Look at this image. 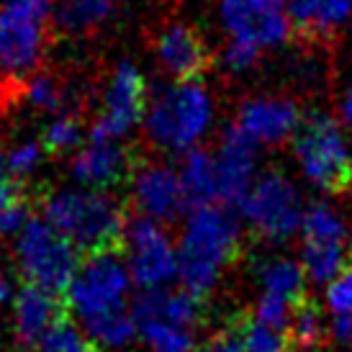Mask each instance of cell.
I'll list each match as a JSON object with an SVG mask.
<instances>
[{
	"instance_id": "6da1fadb",
	"label": "cell",
	"mask_w": 352,
	"mask_h": 352,
	"mask_svg": "<svg viewBox=\"0 0 352 352\" xmlns=\"http://www.w3.org/2000/svg\"><path fill=\"white\" fill-rule=\"evenodd\" d=\"M44 221L78 252H121L126 236V208L106 190L59 188L41 201Z\"/></svg>"
},
{
	"instance_id": "d590c367",
	"label": "cell",
	"mask_w": 352,
	"mask_h": 352,
	"mask_svg": "<svg viewBox=\"0 0 352 352\" xmlns=\"http://www.w3.org/2000/svg\"><path fill=\"white\" fill-rule=\"evenodd\" d=\"M329 334H332V340H337L340 344H350L352 347V316L334 314L332 324H329Z\"/></svg>"
},
{
	"instance_id": "8992f818",
	"label": "cell",
	"mask_w": 352,
	"mask_h": 352,
	"mask_svg": "<svg viewBox=\"0 0 352 352\" xmlns=\"http://www.w3.org/2000/svg\"><path fill=\"white\" fill-rule=\"evenodd\" d=\"M16 257L26 285L57 296L67 294L80 270V252L44 219H29L19 232Z\"/></svg>"
},
{
	"instance_id": "30bf717a",
	"label": "cell",
	"mask_w": 352,
	"mask_h": 352,
	"mask_svg": "<svg viewBox=\"0 0 352 352\" xmlns=\"http://www.w3.org/2000/svg\"><path fill=\"white\" fill-rule=\"evenodd\" d=\"M121 250L129 275L142 291H162L177 275L175 247L165 229L147 216L129 221Z\"/></svg>"
},
{
	"instance_id": "5b68a950",
	"label": "cell",
	"mask_w": 352,
	"mask_h": 352,
	"mask_svg": "<svg viewBox=\"0 0 352 352\" xmlns=\"http://www.w3.org/2000/svg\"><path fill=\"white\" fill-rule=\"evenodd\" d=\"M294 152L303 175L319 190L329 196L352 190V155L334 116L311 113L303 118L294 137Z\"/></svg>"
},
{
	"instance_id": "ba28073f",
	"label": "cell",
	"mask_w": 352,
	"mask_h": 352,
	"mask_svg": "<svg viewBox=\"0 0 352 352\" xmlns=\"http://www.w3.org/2000/svg\"><path fill=\"white\" fill-rule=\"evenodd\" d=\"M236 208L247 219V224L270 242H283L294 236L303 221L301 198L280 170L263 173Z\"/></svg>"
},
{
	"instance_id": "44dd1931",
	"label": "cell",
	"mask_w": 352,
	"mask_h": 352,
	"mask_svg": "<svg viewBox=\"0 0 352 352\" xmlns=\"http://www.w3.org/2000/svg\"><path fill=\"white\" fill-rule=\"evenodd\" d=\"M260 283H263V294H273L278 298L288 301L294 309H298L301 303H306L309 288H306V270L303 265H296L294 260H267L260 265Z\"/></svg>"
},
{
	"instance_id": "ffe728a7",
	"label": "cell",
	"mask_w": 352,
	"mask_h": 352,
	"mask_svg": "<svg viewBox=\"0 0 352 352\" xmlns=\"http://www.w3.org/2000/svg\"><path fill=\"white\" fill-rule=\"evenodd\" d=\"M188 204L193 208L214 206L219 201V173H216V155L206 149H190L183 157V165L177 170Z\"/></svg>"
},
{
	"instance_id": "9a60e30c",
	"label": "cell",
	"mask_w": 352,
	"mask_h": 352,
	"mask_svg": "<svg viewBox=\"0 0 352 352\" xmlns=\"http://www.w3.org/2000/svg\"><path fill=\"white\" fill-rule=\"evenodd\" d=\"M137 162L124 144L116 142H96L90 139L85 147H80L69 162V175L80 188L106 190L118 186L121 180L134 175Z\"/></svg>"
},
{
	"instance_id": "277c9868",
	"label": "cell",
	"mask_w": 352,
	"mask_h": 352,
	"mask_svg": "<svg viewBox=\"0 0 352 352\" xmlns=\"http://www.w3.org/2000/svg\"><path fill=\"white\" fill-rule=\"evenodd\" d=\"M214 118V100L201 82H170L147 106L144 131L165 152H190Z\"/></svg>"
},
{
	"instance_id": "f546056e",
	"label": "cell",
	"mask_w": 352,
	"mask_h": 352,
	"mask_svg": "<svg viewBox=\"0 0 352 352\" xmlns=\"http://www.w3.org/2000/svg\"><path fill=\"white\" fill-rule=\"evenodd\" d=\"M39 352H96V344L85 329L69 322V316L59 319L39 342Z\"/></svg>"
},
{
	"instance_id": "7402d4cb",
	"label": "cell",
	"mask_w": 352,
	"mask_h": 352,
	"mask_svg": "<svg viewBox=\"0 0 352 352\" xmlns=\"http://www.w3.org/2000/svg\"><path fill=\"white\" fill-rule=\"evenodd\" d=\"M19 96L34 111H41V113H59V116H65L72 108V90L54 72H36V75H31L26 82H21Z\"/></svg>"
},
{
	"instance_id": "d4e9b609",
	"label": "cell",
	"mask_w": 352,
	"mask_h": 352,
	"mask_svg": "<svg viewBox=\"0 0 352 352\" xmlns=\"http://www.w3.org/2000/svg\"><path fill=\"white\" fill-rule=\"evenodd\" d=\"M85 334H88L93 344H103V347H126L134 334H137V324L131 316V309H121V311H111L103 316H96L90 322H82Z\"/></svg>"
},
{
	"instance_id": "9c48e42d",
	"label": "cell",
	"mask_w": 352,
	"mask_h": 352,
	"mask_svg": "<svg viewBox=\"0 0 352 352\" xmlns=\"http://www.w3.org/2000/svg\"><path fill=\"white\" fill-rule=\"evenodd\" d=\"M147 82L131 59H118L108 75L100 113L90 126V139L116 142L147 116Z\"/></svg>"
},
{
	"instance_id": "4dcf8cb0",
	"label": "cell",
	"mask_w": 352,
	"mask_h": 352,
	"mask_svg": "<svg viewBox=\"0 0 352 352\" xmlns=\"http://www.w3.org/2000/svg\"><path fill=\"white\" fill-rule=\"evenodd\" d=\"M44 155H47V149L41 144V139H21L3 155V165H6L10 175L19 180V177L34 173L41 165Z\"/></svg>"
},
{
	"instance_id": "4316f807",
	"label": "cell",
	"mask_w": 352,
	"mask_h": 352,
	"mask_svg": "<svg viewBox=\"0 0 352 352\" xmlns=\"http://www.w3.org/2000/svg\"><path fill=\"white\" fill-rule=\"evenodd\" d=\"M344 245H303V270L314 283H334L344 270Z\"/></svg>"
},
{
	"instance_id": "5bb4252c",
	"label": "cell",
	"mask_w": 352,
	"mask_h": 352,
	"mask_svg": "<svg viewBox=\"0 0 352 352\" xmlns=\"http://www.w3.org/2000/svg\"><path fill=\"white\" fill-rule=\"evenodd\" d=\"M301 121V108L291 98L260 96L239 106L234 126L252 139L254 144H280L285 139L296 137Z\"/></svg>"
},
{
	"instance_id": "e0dca14e",
	"label": "cell",
	"mask_w": 352,
	"mask_h": 352,
	"mask_svg": "<svg viewBox=\"0 0 352 352\" xmlns=\"http://www.w3.org/2000/svg\"><path fill=\"white\" fill-rule=\"evenodd\" d=\"M254 144L252 139L232 126L224 131L219 152H216V173H219V201L239 206L247 190L252 188L254 175Z\"/></svg>"
},
{
	"instance_id": "2e32d148",
	"label": "cell",
	"mask_w": 352,
	"mask_h": 352,
	"mask_svg": "<svg viewBox=\"0 0 352 352\" xmlns=\"http://www.w3.org/2000/svg\"><path fill=\"white\" fill-rule=\"evenodd\" d=\"M67 316V303L62 296L50 294L36 285H23L13 301V342L19 352L39 347L44 334Z\"/></svg>"
},
{
	"instance_id": "ab89813d",
	"label": "cell",
	"mask_w": 352,
	"mask_h": 352,
	"mask_svg": "<svg viewBox=\"0 0 352 352\" xmlns=\"http://www.w3.org/2000/svg\"><path fill=\"white\" fill-rule=\"evenodd\" d=\"M126 3H131V0H126Z\"/></svg>"
},
{
	"instance_id": "3957f363",
	"label": "cell",
	"mask_w": 352,
	"mask_h": 352,
	"mask_svg": "<svg viewBox=\"0 0 352 352\" xmlns=\"http://www.w3.org/2000/svg\"><path fill=\"white\" fill-rule=\"evenodd\" d=\"M52 21V0L0 3V85H21L39 72Z\"/></svg>"
},
{
	"instance_id": "4fadbf2b",
	"label": "cell",
	"mask_w": 352,
	"mask_h": 352,
	"mask_svg": "<svg viewBox=\"0 0 352 352\" xmlns=\"http://www.w3.org/2000/svg\"><path fill=\"white\" fill-rule=\"evenodd\" d=\"M131 204L152 221H175L188 206L186 190L173 167L162 162H142L131 175Z\"/></svg>"
},
{
	"instance_id": "e575fe53",
	"label": "cell",
	"mask_w": 352,
	"mask_h": 352,
	"mask_svg": "<svg viewBox=\"0 0 352 352\" xmlns=\"http://www.w3.org/2000/svg\"><path fill=\"white\" fill-rule=\"evenodd\" d=\"M221 59H224V65L229 69L245 72V69H250L254 62L260 59V50H257V47H250V44H242V41H229Z\"/></svg>"
},
{
	"instance_id": "7a4b0ae2",
	"label": "cell",
	"mask_w": 352,
	"mask_h": 352,
	"mask_svg": "<svg viewBox=\"0 0 352 352\" xmlns=\"http://www.w3.org/2000/svg\"><path fill=\"white\" fill-rule=\"evenodd\" d=\"M242 229L221 206L193 208L177 250V275L183 291L206 298L221 278V270L242 257Z\"/></svg>"
},
{
	"instance_id": "8fae6325",
	"label": "cell",
	"mask_w": 352,
	"mask_h": 352,
	"mask_svg": "<svg viewBox=\"0 0 352 352\" xmlns=\"http://www.w3.org/2000/svg\"><path fill=\"white\" fill-rule=\"evenodd\" d=\"M219 21L229 41H242L260 52L283 44L294 29L285 0H221Z\"/></svg>"
},
{
	"instance_id": "cb8c5ba5",
	"label": "cell",
	"mask_w": 352,
	"mask_h": 352,
	"mask_svg": "<svg viewBox=\"0 0 352 352\" xmlns=\"http://www.w3.org/2000/svg\"><path fill=\"white\" fill-rule=\"evenodd\" d=\"M301 232L303 245H344L347 239L340 214L324 204H314L309 211H303Z\"/></svg>"
},
{
	"instance_id": "52a82bcc",
	"label": "cell",
	"mask_w": 352,
	"mask_h": 352,
	"mask_svg": "<svg viewBox=\"0 0 352 352\" xmlns=\"http://www.w3.org/2000/svg\"><path fill=\"white\" fill-rule=\"evenodd\" d=\"M129 285L131 275L121 252L90 254L67 288V303L82 322H90L103 314L129 309Z\"/></svg>"
},
{
	"instance_id": "f1b7e54d",
	"label": "cell",
	"mask_w": 352,
	"mask_h": 352,
	"mask_svg": "<svg viewBox=\"0 0 352 352\" xmlns=\"http://www.w3.org/2000/svg\"><path fill=\"white\" fill-rule=\"evenodd\" d=\"M82 142V124L75 113L57 116L52 124H47L41 134V144L47 149V155H67L72 149H80Z\"/></svg>"
},
{
	"instance_id": "ac0fdd59",
	"label": "cell",
	"mask_w": 352,
	"mask_h": 352,
	"mask_svg": "<svg viewBox=\"0 0 352 352\" xmlns=\"http://www.w3.org/2000/svg\"><path fill=\"white\" fill-rule=\"evenodd\" d=\"M285 6L303 41L334 39L352 19V0H285Z\"/></svg>"
},
{
	"instance_id": "603a6c76",
	"label": "cell",
	"mask_w": 352,
	"mask_h": 352,
	"mask_svg": "<svg viewBox=\"0 0 352 352\" xmlns=\"http://www.w3.org/2000/svg\"><path fill=\"white\" fill-rule=\"evenodd\" d=\"M134 324L152 352H193L196 347V332L190 329L175 327L155 316H134Z\"/></svg>"
},
{
	"instance_id": "74e56055",
	"label": "cell",
	"mask_w": 352,
	"mask_h": 352,
	"mask_svg": "<svg viewBox=\"0 0 352 352\" xmlns=\"http://www.w3.org/2000/svg\"><path fill=\"white\" fill-rule=\"evenodd\" d=\"M344 116H347V121L352 124V85H350V90H347V96H344Z\"/></svg>"
},
{
	"instance_id": "f35d334b",
	"label": "cell",
	"mask_w": 352,
	"mask_h": 352,
	"mask_svg": "<svg viewBox=\"0 0 352 352\" xmlns=\"http://www.w3.org/2000/svg\"><path fill=\"white\" fill-rule=\"evenodd\" d=\"M350 260H352V226H350Z\"/></svg>"
},
{
	"instance_id": "484cf974",
	"label": "cell",
	"mask_w": 352,
	"mask_h": 352,
	"mask_svg": "<svg viewBox=\"0 0 352 352\" xmlns=\"http://www.w3.org/2000/svg\"><path fill=\"white\" fill-rule=\"evenodd\" d=\"M327 337H329V327L324 324L322 309L316 306L314 298H309V301L301 303L294 314V322H291V329H288L291 347H298V350H316V347H322Z\"/></svg>"
},
{
	"instance_id": "d6986e66",
	"label": "cell",
	"mask_w": 352,
	"mask_h": 352,
	"mask_svg": "<svg viewBox=\"0 0 352 352\" xmlns=\"http://www.w3.org/2000/svg\"><path fill=\"white\" fill-rule=\"evenodd\" d=\"M116 19V0H59L54 26L67 36H96Z\"/></svg>"
},
{
	"instance_id": "83f0119b",
	"label": "cell",
	"mask_w": 352,
	"mask_h": 352,
	"mask_svg": "<svg viewBox=\"0 0 352 352\" xmlns=\"http://www.w3.org/2000/svg\"><path fill=\"white\" fill-rule=\"evenodd\" d=\"M236 327H239V334L245 340V350L247 352H288L291 350V340L288 334H280L265 327L254 319V314L250 311H236L234 314Z\"/></svg>"
},
{
	"instance_id": "7c38bea8",
	"label": "cell",
	"mask_w": 352,
	"mask_h": 352,
	"mask_svg": "<svg viewBox=\"0 0 352 352\" xmlns=\"http://www.w3.org/2000/svg\"><path fill=\"white\" fill-rule=\"evenodd\" d=\"M152 50L157 62L170 78H175V82H198L214 67V54L190 23H165L152 36Z\"/></svg>"
},
{
	"instance_id": "1f68e13d",
	"label": "cell",
	"mask_w": 352,
	"mask_h": 352,
	"mask_svg": "<svg viewBox=\"0 0 352 352\" xmlns=\"http://www.w3.org/2000/svg\"><path fill=\"white\" fill-rule=\"evenodd\" d=\"M291 303L283 301V298H278L273 294H263L260 296V301H257V311H254V319L265 327H270L275 332L280 334H288L291 329V322H294V314H291Z\"/></svg>"
},
{
	"instance_id": "d6a6232c",
	"label": "cell",
	"mask_w": 352,
	"mask_h": 352,
	"mask_svg": "<svg viewBox=\"0 0 352 352\" xmlns=\"http://www.w3.org/2000/svg\"><path fill=\"white\" fill-rule=\"evenodd\" d=\"M327 301H329V309L334 314L352 316V260L344 265V270L337 275V280L329 283Z\"/></svg>"
},
{
	"instance_id": "836d02e7",
	"label": "cell",
	"mask_w": 352,
	"mask_h": 352,
	"mask_svg": "<svg viewBox=\"0 0 352 352\" xmlns=\"http://www.w3.org/2000/svg\"><path fill=\"white\" fill-rule=\"evenodd\" d=\"M201 352H247L245 340H242V334H239V327H236L234 316H232L219 332H214L206 340Z\"/></svg>"
},
{
	"instance_id": "8d00e7d4",
	"label": "cell",
	"mask_w": 352,
	"mask_h": 352,
	"mask_svg": "<svg viewBox=\"0 0 352 352\" xmlns=\"http://www.w3.org/2000/svg\"><path fill=\"white\" fill-rule=\"evenodd\" d=\"M16 301V291H13V280L6 273H0V309L6 303Z\"/></svg>"
}]
</instances>
